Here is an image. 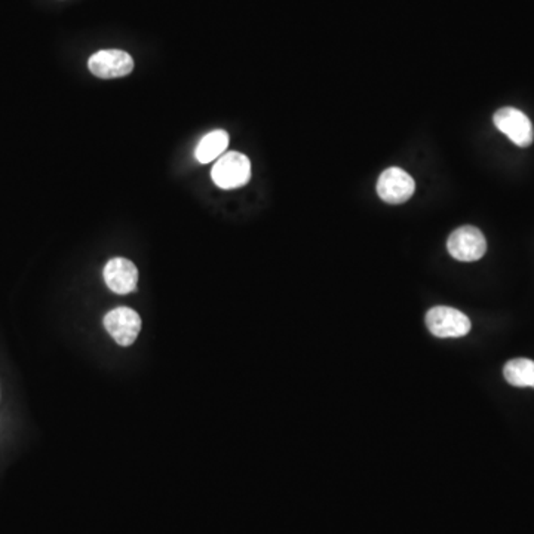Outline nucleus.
Here are the masks:
<instances>
[{"label": "nucleus", "instance_id": "7ed1b4c3", "mask_svg": "<svg viewBox=\"0 0 534 534\" xmlns=\"http://www.w3.org/2000/svg\"><path fill=\"white\" fill-rule=\"evenodd\" d=\"M450 256L459 261H477L487 251L486 236L474 226H462L453 232L447 241Z\"/></svg>", "mask_w": 534, "mask_h": 534}, {"label": "nucleus", "instance_id": "20e7f679", "mask_svg": "<svg viewBox=\"0 0 534 534\" xmlns=\"http://www.w3.org/2000/svg\"><path fill=\"white\" fill-rule=\"evenodd\" d=\"M495 125L504 132L513 144L520 148H529L534 140V130L530 119L521 110L504 107L495 114Z\"/></svg>", "mask_w": 534, "mask_h": 534}, {"label": "nucleus", "instance_id": "9d476101", "mask_svg": "<svg viewBox=\"0 0 534 534\" xmlns=\"http://www.w3.org/2000/svg\"><path fill=\"white\" fill-rule=\"evenodd\" d=\"M506 382L517 387H534V360L517 358L504 365Z\"/></svg>", "mask_w": 534, "mask_h": 534}, {"label": "nucleus", "instance_id": "0eeeda50", "mask_svg": "<svg viewBox=\"0 0 534 534\" xmlns=\"http://www.w3.org/2000/svg\"><path fill=\"white\" fill-rule=\"evenodd\" d=\"M105 326L116 343L131 346L141 330V318L132 309L116 308L106 315Z\"/></svg>", "mask_w": 534, "mask_h": 534}, {"label": "nucleus", "instance_id": "f257e3e1", "mask_svg": "<svg viewBox=\"0 0 534 534\" xmlns=\"http://www.w3.org/2000/svg\"><path fill=\"white\" fill-rule=\"evenodd\" d=\"M211 177L220 189L226 191L245 186L251 178V162L243 153H226L216 162Z\"/></svg>", "mask_w": 534, "mask_h": 534}, {"label": "nucleus", "instance_id": "1a4fd4ad", "mask_svg": "<svg viewBox=\"0 0 534 534\" xmlns=\"http://www.w3.org/2000/svg\"><path fill=\"white\" fill-rule=\"evenodd\" d=\"M229 146V134L226 131L216 130L205 135L196 148L195 157L200 164H209L216 161L226 152Z\"/></svg>", "mask_w": 534, "mask_h": 534}, {"label": "nucleus", "instance_id": "39448f33", "mask_svg": "<svg viewBox=\"0 0 534 534\" xmlns=\"http://www.w3.org/2000/svg\"><path fill=\"white\" fill-rule=\"evenodd\" d=\"M416 191V182L407 171L392 166L378 177L377 193L387 204H403Z\"/></svg>", "mask_w": 534, "mask_h": 534}, {"label": "nucleus", "instance_id": "423d86ee", "mask_svg": "<svg viewBox=\"0 0 534 534\" xmlns=\"http://www.w3.org/2000/svg\"><path fill=\"white\" fill-rule=\"evenodd\" d=\"M88 67L97 78H123L134 70V60L121 49H103L91 55Z\"/></svg>", "mask_w": 534, "mask_h": 534}, {"label": "nucleus", "instance_id": "6e6552de", "mask_svg": "<svg viewBox=\"0 0 534 534\" xmlns=\"http://www.w3.org/2000/svg\"><path fill=\"white\" fill-rule=\"evenodd\" d=\"M105 281L107 287L116 294H130L137 288L139 270L134 263L126 259H112L105 267Z\"/></svg>", "mask_w": 534, "mask_h": 534}, {"label": "nucleus", "instance_id": "f03ea898", "mask_svg": "<svg viewBox=\"0 0 534 534\" xmlns=\"http://www.w3.org/2000/svg\"><path fill=\"white\" fill-rule=\"evenodd\" d=\"M426 326L432 335L441 339L463 337L470 331V318L448 306H435L426 313Z\"/></svg>", "mask_w": 534, "mask_h": 534}]
</instances>
